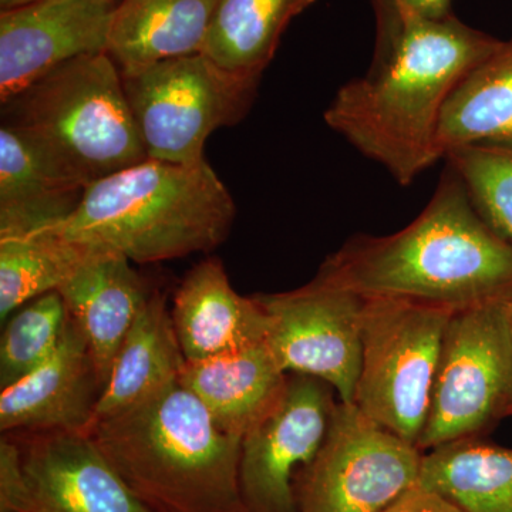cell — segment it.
<instances>
[{"mask_svg":"<svg viewBox=\"0 0 512 512\" xmlns=\"http://www.w3.org/2000/svg\"><path fill=\"white\" fill-rule=\"evenodd\" d=\"M503 43L454 13L404 18L376 33L369 72L340 87L326 124L406 187L443 160L439 130L448 99Z\"/></svg>","mask_w":512,"mask_h":512,"instance_id":"cell-1","label":"cell"},{"mask_svg":"<svg viewBox=\"0 0 512 512\" xmlns=\"http://www.w3.org/2000/svg\"><path fill=\"white\" fill-rule=\"evenodd\" d=\"M318 275L363 298L467 308L512 292V244L481 217L448 165L433 197L394 234L357 235Z\"/></svg>","mask_w":512,"mask_h":512,"instance_id":"cell-2","label":"cell"},{"mask_svg":"<svg viewBox=\"0 0 512 512\" xmlns=\"http://www.w3.org/2000/svg\"><path fill=\"white\" fill-rule=\"evenodd\" d=\"M87 434L151 512H247L242 437L221 430L180 382L96 421Z\"/></svg>","mask_w":512,"mask_h":512,"instance_id":"cell-3","label":"cell"},{"mask_svg":"<svg viewBox=\"0 0 512 512\" xmlns=\"http://www.w3.org/2000/svg\"><path fill=\"white\" fill-rule=\"evenodd\" d=\"M235 215L234 198L207 161L148 158L89 185L72 217L50 229L136 264H156L214 251Z\"/></svg>","mask_w":512,"mask_h":512,"instance_id":"cell-4","label":"cell"},{"mask_svg":"<svg viewBox=\"0 0 512 512\" xmlns=\"http://www.w3.org/2000/svg\"><path fill=\"white\" fill-rule=\"evenodd\" d=\"M3 113V123L84 188L148 160L123 76L107 53L56 67L3 104Z\"/></svg>","mask_w":512,"mask_h":512,"instance_id":"cell-5","label":"cell"},{"mask_svg":"<svg viewBox=\"0 0 512 512\" xmlns=\"http://www.w3.org/2000/svg\"><path fill=\"white\" fill-rule=\"evenodd\" d=\"M451 313L426 303L365 298L362 363L353 404L416 446L426 426Z\"/></svg>","mask_w":512,"mask_h":512,"instance_id":"cell-6","label":"cell"},{"mask_svg":"<svg viewBox=\"0 0 512 512\" xmlns=\"http://www.w3.org/2000/svg\"><path fill=\"white\" fill-rule=\"evenodd\" d=\"M121 76L148 158L187 165L204 161L214 131L247 116L261 80L229 72L204 53Z\"/></svg>","mask_w":512,"mask_h":512,"instance_id":"cell-7","label":"cell"},{"mask_svg":"<svg viewBox=\"0 0 512 512\" xmlns=\"http://www.w3.org/2000/svg\"><path fill=\"white\" fill-rule=\"evenodd\" d=\"M512 416V336L504 299L451 313L420 450L478 437Z\"/></svg>","mask_w":512,"mask_h":512,"instance_id":"cell-8","label":"cell"},{"mask_svg":"<svg viewBox=\"0 0 512 512\" xmlns=\"http://www.w3.org/2000/svg\"><path fill=\"white\" fill-rule=\"evenodd\" d=\"M0 512H151L96 441L23 431L0 441Z\"/></svg>","mask_w":512,"mask_h":512,"instance_id":"cell-9","label":"cell"},{"mask_svg":"<svg viewBox=\"0 0 512 512\" xmlns=\"http://www.w3.org/2000/svg\"><path fill=\"white\" fill-rule=\"evenodd\" d=\"M424 453L339 402L318 454L295 478L298 512H380L419 483Z\"/></svg>","mask_w":512,"mask_h":512,"instance_id":"cell-10","label":"cell"},{"mask_svg":"<svg viewBox=\"0 0 512 512\" xmlns=\"http://www.w3.org/2000/svg\"><path fill=\"white\" fill-rule=\"evenodd\" d=\"M268 322L266 345L285 373L323 380L355 403L365 298L316 274L293 291L254 295Z\"/></svg>","mask_w":512,"mask_h":512,"instance_id":"cell-11","label":"cell"},{"mask_svg":"<svg viewBox=\"0 0 512 512\" xmlns=\"http://www.w3.org/2000/svg\"><path fill=\"white\" fill-rule=\"evenodd\" d=\"M338 403L328 383L289 373L275 402L242 436L239 488L247 512H298L296 474L318 454Z\"/></svg>","mask_w":512,"mask_h":512,"instance_id":"cell-12","label":"cell"},{"mask_svg":"<svg viewBox=\"0 0 512 512\" xmlns=\"http://www.w3.org/2000/svg\"><path fill=\"white\" fill-rule=\"evenodd\" d=\"M117 0H37L0 12V101L56 67L107 53Z\"/></svg>","mask_w":512,"mask_h":512,"instance_id":"cell-13","label":"cell"},{"mask_svg":"<svg viewBox=\"0 0 512 512\" xmlns=\"http://www.w3.org/2000/svg\"><path fill=\"white\" fill-rule=\"evenodd\" d=\"M103 392L87 340L70 318L62 343L45 363L0 394V430L77 431L93 424Z\"/></svg>","mask_w":512,"mask_h":512,"instance_id":"cell-14","label":"cell"},{"mask_svg":"<svg viewBox=\"0 0 512 512\" xmlns=\"http://www.w3.org/2000/svg\"><path fill=\"white\" fill-rule=\"evenodd\" d=\"M89 245L82 262L57 292L87 340L104 389L121 343L153 292L126 256Z\"/></svg>","mask_w":512,"mask_h":512,"instance_id":"cell-15","label":"cell"},{"mask_svg":"<svg viewBox=\"0 0 512 512\" xmlns=\"http://www.w3.org/2000/svg\"><path fill=\"white\" fill-rule=\"evenodd\" d=\"M187 362H200L264 343L268 322L255 296L239 295L217 258L200 262L178 286L171 308Z\"/></svg>","mask_w":512,"mask_h":512,"instance_id":"cell-16","label":"cell"},{"mask_svg":"<svg viewBox=\"0 0 512 512\" xmlns=\"http://www.w3.org/2000/svg\"><path fill=\"white\" fill-rule=\"evenodd\" d=\"M86 188L64 177L9 124L0 128V238L46 231L72 217Z\"/></svg>","mask_w":512,"mask_h":512,"instance_id":"cell-17","label":"cell"},{"mask_svg":"<svg viewBox=\"0 0 512 512\" xmlns=\"http://www.w3.org/2000/svg\"><path fill=\"white\" fill-rule=\"evenodd\" d=\"M220 0H121L107 55L121 74L201 53Z\"/></svg>","mask_w":512,"mask_h":512,"instance_id":"cell-18","label":"cell"},{"mask_svg":"<svg viewBox=\"0 0 512 512\" xmlns=\"http://www.w3.org/2000/svg\"><path fill=\"white\" fill-rule=\"evenodd\" d=\"M285 373L266 342L200 362H185L181 386L225 433L244 436L284 389Z\"/></svg>","mask_w":512,"mask_h":512,"instance_id":"cell-19","label":"cell"},{"mask_svg":"<svg viewBox=\"0 0 512 512\" xmlns=\"http://www.w3.org/2000/svg\"><path fill=\"white\" fill-rule=\"evenodd\" d=\"M185 362L171 309L163 293L154 291L121 343L93 423L146 402L178 383Z\"/></svg>","mask_w":512,"mask_h":512,"instance_id":"cell-20","label":"cell"},{"mask_svg":"<svg viewBox=\"0 0 512 512\" xmlns=\"http://www.w3.org/2000/svg\"><path fill=\"white\" fill-rule=\"evenodd\" d=\"M463 512H512V448L478 437L424 453L419 483Z\"/></svg>","mask_w":512,"mask_h":512,"instance_id":"cell-21","label":"cell"},{"mask_svg":"<svg viewBox=\"0 0 512 512\" xmlns=\"http://www.w3.org/2000/svg\"><path fill=\"white\" fill-rule=\"evenodd\" d=\"M468 144L512 146V37L458 84L444 107L441 156Z\"/></svg>","mask_w":512,"mask_h":512,"instance_id":"cell-22","label":"cell"},{"mask_svg":"<svg viewBox=\"0 0 512 512\" xmlns=\"http://www.w3.org/2000/svg\"><path fill=\"white\" fill-rule=\"evenodd\" d=\"M316 0H220L202 52L224 69L261 79L289 23Z\"/></svg>","mask_w":512,"mask_h":512,"instance_id":"cell-23","label":"cell"},{"mask_svg":"<svg viewBox=\"0 0 512 512\" xmlns=\"http://www.w3.org/2000/svg\"><path fill=\"white\" fill-rule=\"evenodd\" d=\"M90 245L47 229L25 237L0 238V318L59 291L82 262Z\"/></svg>","mask_w":512,"mask_h":512,"instance_id":"cell-24","label":"cell"},{"mask_svg":"<svg viewBox=\"0 0 512 512\" xmlns=\"http://www.w3.org/2000/svg\"><path fill=\"white\" fill-rule=\"evenodd\" d=\"M69 322L70 313L57 291L13 313L0 340V387L12 386L45 363L62 343Z\"/></svg>","mask_w":512,"mask_h":512,"instance_id":"cell-25","label":"cell"},{"mask_svg":"<svg viewBox=\"0 0 512 512\" xmlns=\"http://www.w3.org/2000/svg\"><path fill=\"white\" fill-rule=\"evenodd\" d=\"M443 160L485 222L512 244V146L468 144L451 148Z\"/></svg>","mask_w":512,"mask_h":512,"instance_id":"cell-26","label":"cell"},{"mask_svg":"<svg viewBox=\"0 0 512 512\" xmlns=\"http://www.w3.org/2000/svg\"><path fill=\"white\" fill-rule=\"evenodd\" d=\"M376 33L393 28L404 18L443 19L453 15L451 0H372Z\"/></svg>","mask_w":512,"mask_h":512,"instance_id":"cell-27","label":"cell"},{"mask_svg":"<svg viewBox=\"0 0 512 512\" xmlns=\"http://www.w3.org/2000/svg\"><path fill=\"white\" fill-rule=\"evenodd\" d=\"M380 512H463L450 503L443 495L429 488L414 485L404 491L393 503L384 507Z\"/></svg>","mask_w":512,"mask_h":512,"instance_id":"cell-28","label":"cell"},{"mask_svg":"<svg viewBox=\"0 0 512 512\" xmlns=\"http://www.w3.org/2000/svg\"><path fill=\"white\" fill-rule=\"evenodd\" d=\"M32 2H37V0H0V9L19 8V6L28 5V3Z\"/></svg>","mask_w":512,"mask_h":512,"instance_id":"cell-29","label":"cell"},{"mask_svg":"<svg viewBox=\"0 0 512 512\" xmlns=\"http://www.w3.org/2000/svg\"><path fill=\"white\" fill-rule=\"evenodd\" d=\"M505 306H507L508 320H510V329L512 336V292L505 298Z\"/></svg>","mask_w":512,"mask_h":512,"instance_id":"cell-30","label":"cell"}]
</instances>
